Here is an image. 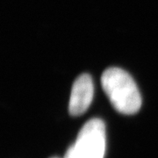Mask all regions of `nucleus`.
<instances>
[{"instance_id": "1", "label": "nucleus", "mask_w": 158, "mask_h": 158, "mask_svg": "<svg viewBox=\"0 0 158 158\" xmlns=\"http://www.w3.org/2000/svg\"><path fill=\"white\" fill-rule=\"evenodd\" d=\"M101 85L112 106L123 114H135L141 108V98L137 85L129 74L112 67L104 71Z\"/></svg>"}, {"instance_id": "2", "label": "nucleus", "mask_w": 158, "mask_h": 158, "mask_svg": "<svg viewBox=\"0 0 158 158\" xmlns=\"http://www.w3.org/2000/svg\"><path fill=\"white\" fill-rule=\"evenodd\" d=\"M105 151V123L99 118H92L81 128L77 140L69 148L64 158H104Z\"/></svg>"}, {"instance_id": "3", "label": "nucleus", "mask_w": 158, "mask_h": 158, "mask_svg": "<svg viewBox=\"0 0 158 158\" xmlns=\"http://www.w3.org/2000/svg\"><path fill=\"white\" fill-rule=\"evenodd\" d=\"M93 83L88 74H82L74 82L69 103V112L79 116L86 112L93 98Z\"/></svg>"}, {"instance_id": "4", "label": "nucleus", "mask_w": 158, "mask_h": 158, "mask_svg": "<svg viewBox=\"0 0 158 158\" xmlns=\"http://www.w3.org/2000/svg\"><path fill=\"white\" fill-rule=\"evenodd\" d=\"M54 158H58V157H54Z\"/></svg>"}]
</instances>
